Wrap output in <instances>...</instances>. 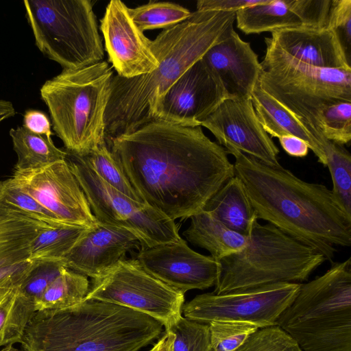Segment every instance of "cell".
I'll use <instances>...</instances> for the list:
<instances>
[{"label":"cell","instance_id":"7a4b0ae2","mask_svg":"<svg viewBox=\"0 0 351 351\" xmlns=\"http://www.w3.org/2000/svg\"><path fill=\"white\" fill-rule=\"evenodd\" d=\"M234 176L243 184L258 219L322 254L333 263L335 246L351 245V218L326 186L304 181L282 166L273 167L226 146Z\"/></svg>","mask_w":351,"mask_h":351},{"label":"cell","instance_id":"d4e9b609","mask_svg":"<svg viewBox=\"0 0 351 351\" xmlns=\"http://www.w3.org/2000/svg\"><path fill=\"white\" fill-rule=\"evenodd\" d=\"M47 224L13 214H0V266L29 259L32 241Z\"/></svg>","mask_w":351,"mask_h":351},{"label":"cell","instance_id":"52a82bcc","mask_svg":"<svg viewBox=\"0 0 351 351\" xmlns=\"http://www.w3.org/2000/svg\"><path fill=\"white\" fill-rule=\"evenodd\" d=\"M326 261L313 247L271 223L256 221L246 246L219 261L213 293L223 294L276 283H301Z\"/></svg>","mask_w":351,"mask_h":351},{"label":"cell","instance_id":"d6a6232c","mask_svg":"<svg viewBox=\"0 0 351 351\" xmlns=\"http://www.w3.org/2000/svg\"><path fill=\"white\" fill-rule=\"evenodd\" d=\"M80 158L109 185L131 199L143 202L106 143L100 145L88 155Z\"/></svg>","mask_w":351,"mask_h":351},{"label":"cell","instance_id":"3957f363","mask_svg":"<svg viewBox=\"0 0 351 351\" xmlns=\"http://www.w3.org/2000/svg\"><path fill=\"white\" fill-rule=\"evenodd\" d=\"M236 12L197 10L162 30L151 49L158 62L153 71L132 78L114 75L105 114L106 141L156 120L170 87L233 25Z\"/></svg>","mask_w":351,"mask_h":351},{"label":"cell","instance_id":"ac0fdd59","mask_svg":"<svg viewBox=\"0 0 351 351\" xmlns=\"http://www.w3.org/2000/svg\"><path fill=\"white\" fill-rule=\"evenodd\" d=\"M226 99H247L258 82L261 62L250 43L230 26L201 58Z\"/></svg>","mask_w":351,"mask_h":351},{"label":"cell","instance_id":"f6af8a7d","mask_svg":"<svg viewBox=\"0 0 351 351\" xmlns=\"http://www.w3.org/2000/svg\"><path fill=\"white\" fill-rule=\"evenodd\" d=\"M0 114H8L10 117L16 114L15 108L10 101L0 99Z\"/></svg>","mask_w":351,"mask_h":351},{"label":"cell","instance_id":"7402d4cb","mask_svg":"<svg viewBox=\"0 0 351 351\" xmlns=\"http://www.w3.org/2000/svg\"><path fill=\"white\" fill-rule=\"evenodd\" d=\"M251 101L256 117L265 131L271 137L291 135L304 141L318 161L326 166V156L299 119L276 99L261 88L258 82L254 88Z\"/></svg>","mask_w":351,"mask_h":351},{"label":"cell","instance_id":"8992f818","mask_svg":"<svg viewBox=\"0 0 351 351\" xmlns=\"http://www.w3.org/2000/svg\"><path fill=\"white\" fill-rule=\"evenodd\" d=\"M276 326L302 351H351V258L300 283Z\"/></svg>","mask_w":351,"mask_h":351},{"label":"cell","instance_id":"c3c4849f","mask_svg":"<svg viewBox=\"0 0 351 351\" xmlns=\"http://www.w3.org/2000/svg\"><path fill=\"white\" fill-rule=\"evenodd\" d=\"M158 341L155 343V345L153 346V348L149 350V351H158Z\"/></svg>","mask_w":351,"mask_h":351},{"label":"cell","instance_id":"f35d334b","mask_svg":"<svg viewBox=\"0 0 351 351\" xmlns=\"http://www.w3.org/2000/svg\"><path fill=\"white\" fill-rule=\"evenodd\" d=\"M327 27L335 32L346 56L350 60L351 0H332Z\"/></svg>","mask_w":351,"mask_h":351},{"label":"cell","instance_id":"e575fe53","mask_svg":"<svg viewBox=\"0 0 351 351\" xmlns=\"http://www.w3.org/2000/svg\"><path fill=\"white\" fill-rule=\"evenodd\" d=\"M210 351H234L259 328L251 323L214 321L208 324Z\"/></svg>","mask_w":351,"mask_h":351},{"label":"cell","instance_id":"83f0119b","mask_svg":"<svg viewBox=\"0 0 351 351\" xmlns=\"http://www.w3.org/2000/svg\"><path fill=\"white\" fill-rule=\"evenodd\" d=\"M322 149L332 182V194L343 211L351 218V156L343 145L326 139L319 131L310 133Z\"/></svg>","mask_w":351,"mask_h":351},{"label":"cell","instance_id":"6da1fadb","mask_svg":"<svg viewBox=\"0 0 351 351\" xmlns=\"http://www.w3.org/2000/svg\"><path fill=\"white\" fill-rule=\"evenodd\" d=\"M106 143L143 202L174 221L202 210L234 176L227 151L201 125L156 120Z\"/></svg>","mask_w":351,"mask_h":351},{"label":"cell","instance_id":"f546056e","mask_svg":"<svg viewBox=\"0 0 351 351\" xmlns=\"http://www.w3.org/2000/svg\"><path fill=\"white\" fill-rule=\"evenodd\" d=\"M0 214H13L48 225L66 226L53 214L21 190L10 178L0 181Z\"/></svg>","mask_w":351,"mask_h":351},{"label":"cell","instance_id":"44dd1931","mask_svg":"<svg viewBox=\"0 0 351 351\" xmlns=\"http://www.w3.org/2000/svg\"><path fill=\"white\" fill-rule=\"evenodd\" d=\"M237 27L246 34L313 26L310 0H267L236 12Z\"/></svg>","mask_w":351,"mask_h":351},{"label":"cell","instance_id":"ab89813d","mask_svg":"<svg viewBox=\"0 0 351 351\" xmlns=\"http://www.w3.org/2000/svg\"><path fill=\"white\" fill-rule=\"evenodd\" d=\"M266 1L267 0H199L197 2V10L237 12Z\"/></svg>","mask_w":351,"mask_h":351},{"label":"cell","instance_id":"7dc6e473","mask_svg":"<svg viewBox=\"0 0 351 351\" xmlns=\"http://www.w3.org/2000/svg\"><path fill=\"white\" fill-rule=\"evenodd\" d=\"M11 117L8 114H0V123H1L3 120L10 118Z\"/></svg>","mask_w":351,"mask_h":351},{"label":"cell","instance_id":"2e32d148","mask_svg":"<svg viewBox=\"0 0 351 351\" xmlns=\"http://www.w3.org/2000/svg\"><path fill=\"white\" fill-rule=\"evenodd\" d=\"M100 21L105 49L118 75L132 78L156 69L151 40L133 22L123 1H110Z\"/></svg>","mask_w":351,"mask_h":351},{"label":"cell","instance_id":"ba28073f","mask_svg":"<svg viewBox=\"0 0 351 351\" xmlns=\"http://www.w3.org/2000/svg\"><path fill=\"white\" fill-rule=\"evenodd\" d=\"M265 42L258 84L304 127L319 130L317 119L324 109L351 101L350 70L315 68L286 53L271 38Z\"/></svg>","mask_w":351,"mask_h":351},{"label":"cell","instance_id":"4fadbf2b","mask_svg":"<svg viewBox=\"0 0 351 351\" xmlns=\"http://www.w3.org/2000/svg\"><path fill=\"white\" fill-rule=\"evenodd\" d=\"M10 178L64 224L95 225L96 219L66 159L36 169H14Z\"/></svg>","mask_w":351,"mask_h":351},{"label":"cell","instance_id":"cb8c5ba5","mask_svg":"<svg viewBox=\"0 0 351 351\" xmlns=\"http://www.w3.org/2000/svg\"><path fill=\"white\" fill-rule=\"evenodd\" d=\"M190 219L183 235L193 245L208 251L217 261L240 252L247 245L248 236L228 228L207 211L202 210Z\"/></svg>","mask_w":351,"mask_h":351},{"label":"cell","instance_id":"9c48e42d","mask_svg":"<svg viewBox=\"0 0 351 351\" xmlns=\"http://www.w3.org/2000/svg\"><path fill=\"white\" fill-rule=\"evenodd\" d=\"M25 15L38 49L63 70L102 61L104 47L89 0H25Z\"/></svg>","mask_w":351,"mask_h":351},{"label":"cell","instance_id":"4dcf8cb0","mask_svg":"<svg viewBox=\"0 0 351 351\" xmlns=\"http://www.w3.org/2000/svg\"><path fill=\"white\" fill-rule=\"evenodd\" d=\"M89 228L64 226L42 231L31 243L29 260H62Z\"/></svg>","mask_w":351,"mask_h":351},{"label":"cell","instance_id":"836d02e7","mask_svg":"<svg viewBox=\"0 0 351 351\" xmlns=\"http://www.w3.org/2000/svg\"><path fill=\"white\" fill-rule=\"evenodd\" d=\"M318 129L328 140L339 145L351 140V101H341L324 109L317 119Z\"/></svg>","mask_w":351,"mask_h":351},{"label":"cell","instance_id":"5b68a950","mask_svg":"<svg viewBox=\"0 0 351 351\" xmlns=\"http://www.w3.org/2000/svg\"><path fill=\"white\" fill-rule=\"evenodd\" d=\"M113 76L112 66L101 61L62 70L41 86L53 130L67 153L84 157L106 143L105 114Z\"/></svg>","mask_w":351,"mask_h":351},{"label":"cell","instance_id":"5bb4252c","mask_svg":"<svg viewBox=\"0 0 351 351\" xmlns=\"http://www.w3.org/2000/svg\"><path fill=\"white\" fill-rule=\"evenodd\" d=\"M135 258L149 274L183 293L212 287L219 277V261L194 251L182 238L140 248Z\"/></svg>","mask_w":351,"mask_h":351},{"label":"cell","instance_id":"277c9868","mask_svg":"<svg viewBox=\"0 0 351 351\" xmlns=\"http://www.w3.org/2000/svg\"><path fill=\"white\" fill-rule=\"evenodd\" d=\"M141 312L96 300L35 311L20 341L25 351H138L162 332Z\"/></svg>","mask_w":351,"mask_h":351},{"label":"cell","instance_id":"d6986e66","mask_svg":"<svg viewBox=\"0 0 351 351\" xmlns=\"http://www.w3.org/2000/svg\"><path fill=\"white\" fill-rule=\"evenodd\" d=\"M134 249H140L135 235L96 220L62 261L67 268L95 280Z\"/></svg>","mask_w":351,"mask_h":351},{"label":"cell","instance_id":"b9f144b4","mask_svg":"<svg viewBox=\"0 0 351 351\" xmlns=\"http://www.w3.org/2000/svg\"><path fill=\"white\" fill-rule=\"evenodd\" d=\"M29 131L51 138V121L47 114L38 110H26L23 116V124Z\"/></svg>","mask_w":351,"mask_h":351},{"label":"cell","instance_id":"4316f807","mask_svg":"<svg viewBox=\"0 0 351 351\" xmlns=\"http://www.w3.org/2000/svg\"><path fill=\"white\" fill-rule=\"evenodd\" d=\"M10 135L18 157L15 170L40 169L66 158L67 152L58 148L51 138L33 133L23 125L12 128Z\"/></svg>","mask_w":351,"mask_h":351},{"label":"cell","instance_id":"8d00e7d4","mask_svg":"<svg viewBox=\"0 0 351 351\" xmlns=\"http://www.w3.org/2000/svg\"><path fill=\"white\" fill-rule=\"evenodd\" d=\"M34 266L20 285L21 293L33 302L66 267L62 260H34Z\"/></svg>","mask_w":351,"mask_h":351},{"label":"cell","instance_id":"30bf717a","mask_svg":"<svg viewBox=\"0 0 351 351\" xmlns=\"http://www.w3.org/2000/svg\"><path fill=\"white\" fill-rule=\"evenodd\" d=\"M67 154L66 159L97 221L130 232L139 241L140 248L176 242L181 239L174 220L119 192L79 156Z\"/></svg>","mask_w":351,"mask_h":351},{"label":"cell","instance_id":"603a6c76","mask_svg":"<svg viewBox=\"0 0 351 351\" xmlns=\"http://www.w3.org/2000/svg\"><path fill=\"white\" fill-rule=\"evenodd\" d=\"M203 210L228 228L246 236L258 220L243 183L236 176L208 200Z\"/></svg>","mask_w":351,"mask_h":351},{"label":"cell","instance_id":"e0dca14e","mask_svg":"<svg viewBox=\"0 0 351 351\" xmlns=\"http://www.w3.org/2000/svg\"><path fill=\"white\" fill-rule=\"evenodd\" d=\"M224 99L222 89L200 59L165 93L156 120L186 126L201 125Z\"/></svg>","mask_w":351,"mask_h":351},{"label":"cell","instance_id":"ffe728a7","mask_svg":"<svg viewBox=\"0 0 351 351\" xmlns=\"http://www.w3.org/2000/svg\"><path fill=\"white\" fill-rule=\"evenodd\" d=\"M271 39L286 53L320 69L351 71L350 60L335 32L328 28H291L271 32Z\"/></svg>","mask_w":351,"mask_h":351},{"label":"cell","instance_id":"f1b7e54d","mask_svg":"<svg viewBox=\"0 0 351 351\" xmlns=\"http://www.w3.org/2000/svg\"><path fill=\"white\" fill-rule=\"evenodd\" d=\"M89 288L87 276L66 267L34 301L35 311L61 310L75 306L84 300Z\"/></svg>","mask_w":351,"mask_h":351},{"label":"cell","instance_id":"bcb514c9","mask_svg":"<svg viewBox=\"0 0 351 351\" xmlns=\"http://www.w3.org/2000/svg\"><path fill=\"white\" fill-rule=\"evenodd\" d=\"M0 351H20L17 350L16 348H14L12 345L6 346L5 348H3Z\"/></svg>","mask_w":351,"mask_h":351},{"label":"cell","instance_id":"7c38bea8","mask_svg":"<svg viewBox=\"0 0 351 351\" xmlns=\"http://www.w3.org/2000/svg\"><path fill=\"white\" fill-rule=\"evenodd\" d=\"M300 283H276L223 294L206 293L182 306L184 317L202 324L237 321L259 328L276 326L281 313L295 297Z\"/></svg>","mask_w":351,"mask_h":351},{"label":"cell","instance_id":"74e56055","mask_svg":"<svg viewBox=\"0 0 351 351\" xmlns=\"http://www.w3.org/2000/svg\"><path fill=\"white\" fill-rule=\"evenodd\" d=\"M234 351H302L278 326L259 328Z\"/></svg>","mask_w":351,"mask_h":351},{"label":"cell","instance_id":"d590c367","mask_svg":"<svg viewBox=\"0 0 351 351\" xmlns=\"http://www.w3.org/2000/svg\"><path fill=\"white\" fill-rule=\"evenodd\" d=\"M165 330L170 331L175 335L173 351H210L208 324L181 316Z\"/></svg>","mask_w":351,"mask_h":351},{"label":"cell","instance_id":"7bdbcfd3","mask_svg":"<svg viewBox=\"0 0 351 351\" xmlns=\"http://www.w3.org/2000/svg\"><path fill=\"white\" fill-rule=\"evenodd\" d=\"M282 149L293 157L303 158L307 156L309 150L308 144L295 136L287 135L278 138Z\"/></svg>","mask_w":351,"mask_h":351},{"label":"cell","instance_id":"ee69618b","mask_svg":"<svg viewBox=\"0 0 351 351\" xmlns=\"http://www.w3.org/2000/svg\"><path fill=\"white\" fill-rule=\"evenodd\" d=\"M175 335L170 331H166L158 341V351H173Z\"/></svg>","mask_w":351,"mask_h":351},{"label":"cell","instance_id":"484cf974","mask_svg":"<svg viewBox=\"0 0 351 351\" xmlns=\"http://www.w3.org/2000/svg\"><path fill=\"white\" fill-rule=\"evenodd\" d=\"M19 283L0 285V346L20 343L35 313L34 302L20 290Z\"/></svg>","mask_w":351,"mask_h":351},{"label":"cell","instance_id":"1f68e13d","mask_svg":"<svg viewBox=\"0 0 351 351\" xmlns=\"http://www.w3.org/2000/svg\"><path fill=\"white\" fill-rule=\"evenodd\" d=\"M128 13L142 32L170 28L187 20L192 14L180 5L156 1H149L135 8H128Z\"/></svg>","mask_w":351,"mask_h":351},{"label":"cell","instance_id":"8fae6325","mask_svg":"<svg viewBox=\"0 0 351 351\" xmlns=\"http://www.w3.org/2000/svg\"><path fill=\"white\" fill-rule=\"evenodd\" d=\"M85 300L122 306L158 321L165 330L182 316L184 293L157 279L135 258H122L100 278L93 280Z\"/></svg>","mask_w":351,"mask_h":351},{"label":"cell","instance_id":"60d3db41","mask_svg":"<svg viewBox=\"0 0 351 351\" xmlns=\"http://www.w3.org/2000/svg\"><path fill=\"white\" fill-rule=\"evenodd\" d=\"M34 260H25L13 264L0 266V285L15 282L21 284L34 266Z\"/></svg>","mask_w":351,"mask_h":351},{"label":"cell","instance_id":"9a60e30c","mask_svg":"<svg viewBox=\"0 0 351 351\" xmlns=\"http://www.w3.org/2000/svg\"><path fill=\"white\" fill-rule=\"evenodd\" d=\"M201 126L223 147L231 146L267 165L281 166L279 149L259 122L251 98L224 99Z\"/></svg>","mask_w":351,"mask_h":351}]
</instances>
